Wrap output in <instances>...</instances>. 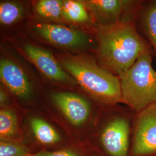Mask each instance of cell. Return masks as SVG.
<instances>
[{
  "instance_id": "1",
  "label": "cell",
  "mask_w": 156,
  "mask_h": 156,
  "mask_svg": "<svg viewBox=\"0 0 156 156\" xmlns=\"http://www.w3.org/2000/svg\"><path fill=\"white\" fill-rule=\"evenodd\" d=\"M97 34L99 60L112 73L120 75L124 73L149 50L135 27L127 22L100 25Z\"/></svg>"
},
{
  "instance_id": "7",
  "label": "cell",
  "mask_w": 156,
  "mask_h": 156,
  "mask_svg": "<svg viewBox=\"0 0 156 156\" xmlns=\"http://www.w3.org/2000/svg\"><path fill=\"white\" fill-rule=\"evenodd\" d=\"M23 50L30 60L46 77L62 83H77L75 79L62 69L49 51L30 44L24 45Z\"/></svg>"
},
{
  "instance_id": "5",
  "label": "cell",
  "mask_w": 156,
  "mask_h": 156,
  "mask_svg": "<svg viewBox=\"0 0 156 156\" xmlns=\"http://www.w3.org/2000/svg\"><path fill=\"white\" fill-rule=\"evenodd\" d=\"M129 117L116 115L107 121L100 141L107 156H130L133 127Z\"/></svg>"
},
{
  "instance_id": "2",
  "label": "cell",
  "mask_w": 156,
  "mask_h": 156,
  "mask_svg": "<svg viewBox=\"0 0 156 156\" xmlns=\"http://www.w3.org/2000/svg\"><path fill=\"white\" fill-rule=\"evenodd\" d=\"M60 62L64 69L96 100L106 104L123 102L120 79L105 68L83 56H63Z\"/></svg>"
},
{
  "instance_id": "8",
  "label": "cell",
  "mask_w": 156,
  "mask_h": 156,
  "mask_svg": "<svg viewBox=\"0 0 156 156\" xmlns=\"http://www.w3.org/2000/svg\"><path fill=\"white\" fill-rule=\"evenodd\" d=\"M56 105L67 119L75 126L83 124L89 117L90 111L89 102L77 94L71 93H57L52 95Z\"/></svg>"
},
{
  "instance_id": "18",
  "label": "cell",
  "mask_w": 156,
  "mask_h": 156,
  "mask_svg": "<svg viewBox=\"0 0 156 156\" xmlns=\"http://www.w3.org/2000/svg\"><path fill=\"white\" fill-rule=\"evenodd\" d=\"M28 156H76V154L70 151H40Z\"/></svg>"
},
{
  "instance_id": "10",
  "label": "cell",
  "mask_w": 156,
  "mask_h": 156,
  "mask_svg": "<svg viewBox=\"0 0 156 156\" xmlns=\"http://www.w3.org/2000/svg\"><path fill=\"white\" fill-rule=\"evenodd\" d=\"M100 25L117 22L125 8L132 1L122 0L82 1Z\"/></svg>"
},
{
  "instance_id": "14",
  "label": "cell",
  "mask_w": 156,
  "mask_h": 156,
  "mask_svg": "<svg viewBox=\"0 0 156 156\" xmlns=\"http://www.w3.org/2000/svg\"><path fill=\"white\" fill-rule=\"evenodd\" d=\"M142 24L156 54V1L151 2L145 8L142 14Z\"/></svg>"
},
{
  "instance_id": "3",
  "label": "cell",
  "mask_w": 156,
  "mask_h": 156,
  "mask_svg": "<svg viewBox=\"0 0 156 156\" xmlns=\"http://www.w3.org/2000/svg\"><path fill=\"white\" fill-rule=\"evenodd\" d=\"M119 76L123 102L133 111L139 112L156 102V71L149 50Z\"/></svg>"
},
{
  "instance_id": "19",
  "label": "cell",
  "mask_w": 156,
  "mask_h": 156,
  "mask_svg": "<svg viewBox=\"0 0 156 156\" xmlns=\"http://www.w3.org/2000/svg\"><path fill=\"white\" fill-rule=\"evenodd\" d=\"M7 101V96L5 93V92L2 89H1L0 91V102H1V105H4L6 102Z\"/></svg>"
},
{
  "instance_id": "9",
  "label": "cell",
  "mask_w": 156,
  "mask_h": 156,
  "mask_svg": "<svg viewBox=\"0 0 156 156\" xmlns=\"http://www.w3.org/2000/svg\"><path fill=\"white\" fill-rule=\"evenodd\" d=\"M0 78L13 94L22 98H28L32 94V87L22 68L10 60L3 58L0 62Z\"/></svg>"
},
{
  "instance_id": "6",
  "label": "cell",
  "mask_w": 156,
  "mask_h": 156,
  "mask_svg": "<svg viewBox=\"0 0 156 156\" xmlns=\"http://www.w3.org/2000/svg\"><path fill=\"white\" fill-rule=\"evenodd\" d=\"M34 28L38 34L53 45L75 48L86 45L87 36L80 31L59 24L38 23Z\"/></svg>"
},
{
  "instance_id": "12",
  "label": "cell",
  "mask_w": 156,
  "mask_h": 156,
  "mask_svg": "<svg viewBox=\"0 0 156 156\" xmlns=\"http://www.w3.org/2000/svg\"><path fill=\"white\" fill-rule=\"evenodd\" d=\"M62 17L71 22L82 23L89 20V15L82 1H63Z\"/></svg>"
},
{
  "instance_id": "11",
  "label": "cell",
  "mask_w": 156,
  "mask_h": 156,
  "mask_svg": "<svg viewBox=\"0 0 156 156\" xmlns=\"http://www.w3.org/2000/svg\"><path fill=\"white\" fill-rule=\"evenodd\" d=\"M31 127L36 138L44 144H53L60 141V136L55 129L45 120L33 118L30 122Z\"/></svg>"
},
{
  "instance_id": "17",
  "label": "cell",
  "mask_w": 156,
  "mask_h": 156,
  "mask_svg": "<svg viewBox=\"0 0 156 156\" xmlns=\"http://www.w3.org/2000/svg\"><path fill=\"white\" fill-rule=\"evenodd\" d=\"M26 149L17 144L1 140L0 142V156H28Z\"/></svg>"
},
{
  "instance_id": "4",
  "label": "cell",
  "mask_w": 156,
  "mask_h": 156,
  "mask_svg": "<svg viewBox=\"0 0 156 156\" xmlns=\"http://www.w3.org/2000/svg\"><path fill=\"white\" fill-rule=\"evenodd\" d=\"M130 156H156V102L136 113Z\"/></svg>"
},
{
  "instance_id": "16",
  "label": "cell",
  "mask_w": 156,
  "mask_h": 156,
  "mask_svg": "<svg viewBox=\"0 0 156 156\" xmlns=\"http://www.w3.org/2000/svg\"><path fill=\"white\" fill-rule=\"evenodd\" d=\"M17 128V120L15 113L9 109H2L0 112V136L4 139L14 135Z\"/></svg>"
},
{
  "instance_id": "15",
  "label": "cell",
  "mask_w": 156,
  "mask_h": 156,
  "mask_svg": "<svg viewBox=\"0 0 156 156\" xmlns=\"http://www.w3.org/2000/svg\"><path fill=\"white\" fill-rule=\"evenodd\" d=\"M24 9L20 4L13 2L0 4V22L3 25H11L21 19Z\"/></svg>"
},
{
  "instance_id": "13",
  "label": "cell",
  "mask_w": 156,
  "mask_h": 156,
  "mask_svg": "<svg viewBox=\"0 0 156 156\" xmlns=\"http://www.w3.org/2000/svg\"><path fill=\"white\" fill-rule=\"evenodd\" d=\"M63 1L60 0H41L35 5V11L40 16L54 20H60L62 19Z\"/></svg>"
}]
</instances>
